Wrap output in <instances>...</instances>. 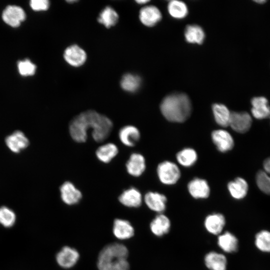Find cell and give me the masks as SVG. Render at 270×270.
Listing matches in <instances>:
<instances>
[{
  "label": "cell",
  "instance_id": "1",
  "mask_svg": "<svg viewBox=\"0 0 270 270\" xmlns=\"http://www.w3.org/2000/svg\"><path fill=\"white\" fill-rule=\"evenodd\" d=\"M160 109L168 120L182 122L190 116L192 104L187 95L182 93H176L169 94L163 99Z\"/></svg>",
  "mask_w": 270,
  "mask_h": 270
},
{
  "label": "cell",
  "instance_id": "2",
  "mask_svg": "<svg viewBox=\"0 0 270 270\" xmlns=\"http://www.w3.org/2000/svg\"><path fill=\"white\" fill-rule=\"evenodd\" d=\"M128 252L122 244L112 243L105 246L100 252L97 262L99 270H129L127 260Z\"/></svg>",
  "mask_w": 270,
  "mask_h": 270
},
{
  "label": "cell",
  "instance_id": "3",
  "mask_svg": "<svg viewBox=\"0 0 270 270\" xmlns=\"http://www.w3.org/2000/svg\"><path fill=\"white\" fill-rule=\"evenodd\" d=\"M86 112L94 140L98 142H104L112 130V121L106 116L95 110H88Z\"/></svg>",
  "mask_w": 270,
  "mask_h": 270
},
{
  "label": "cell",
  "instance_id": "4",
  "mask_svg": "<svg viewBox=\"0 0 270 270\" xmlns=\"http://www.w3.org/2000/svg\"><path fill=\"white\" fill-rule=\"evenodd\" d=\"M68 128L70 136L74 140L78 143L86 142L90 125L86 111L74 117Z\"/></svg>",
  "mask_w": 270,
  "mask_h": 270
},
{
  "label": "cell",
  "instance_id": "5",
  "mask_svg": "<svg viewBox=\"0 0 270 270\" xmlns=\"http://www.w3.org/2000/svg\"><path fill=\"white\" fill-rule=\"evenodd\" d=\"M157 174L160 180L165 184H174L180 176L178 167L170 161L160 163L157 168Z\"/></svg>",
  "mask_w": 270,
  "mask_h": 270
},
{
  "label": "cell",
  "instance_id": "6",
  "mask_svg": "<svg viewBox=\"0 0 270 270\" xmlns=\"http://www.w3.org/2000/svg\"><path fill=\"white\" fill-rule=\"evenodd\" d=\"M252 119L250 114L246 112H232L229 126L236 132L244 133L251 127Z\"/></svg>",
  "mask_w": 270,
  "mask_h": 270
},
{
  "label": "cell",
  "instance_id": "7",
  "mask_svg": "<svg viewBox=\"0 0 270 270\" xmlns=\"http://www.w3.org/2000/svg\"><path fill=\"white\" fill-rule=\"evenodd\" d=\"M60 190L61 198L66 204H76L82 198L80 190L70 181L64 182L60 186Z\"/></svg>",
  "mask_w": 270,
  "mask_h": 270
},
{
  "label": "cell",
  "instance_id": "8",
  "mask_svg": "<svg viewBox=\"0 0 270 270\" xmlns=\"http://www.w3.org/2000/svg\"><path fill=\"white\" fill-rule=\"evenodd\" d=\"M79 258V253L75 248L66 246L56 254V260L62 268H69L76 264Z\"/></svg>",
  "mask_w": 270,
  "mask_h": 270
},
{
  "label": "cell",
  "instance_id": "9",
  "mask_svg": "<svg viewBox=\"0 0 270 270\" xmlns=\"http://www.w3.org/2000/svg\"><path fill=\"white\" fill-rule=\"evenodd\" d=\"M226 224L224 216L220 213H212L208 215L204 220V226L209 233L218 236L222 232Z\"/></svg>",
  "mask_w": 270,
  "mask_h": 270
},
{
  "label": "cell",
  "instance_id": "10",
  "mask_svg": "<svg viewBox=\"0 0 270 270\" xmlns=\"http://www.w3.org/2000/svg\"><path fill=\"white\" fill-rule=\"evenodd\" d=\"M212 142L218 150L225 152L232 150L234 146V142L230 134L224 130H217L212 133Z\"/></svg>",
  "mask_w": 270,
  "mask_h": 270
},
{
  "label": "cell",
  "instance_id": "11",
  "mask_svg": "<svg viewBox=\"0 0 270 270\" xmlns=\"http://www.w3.org/2000/svg\"><path fill=\"white\" fill-rule=\"evenodd\" d=\"M64 58L70 65L78 67L82 65L86 59L85 51L76 44L68 46L64 50Z\"/></svg>",
  "mask_w": 270,
  "mask_h": 270
},
{
  "label": "cell",
  "instance_id": "12",
  "mask_svg": "<svg viewBox=\"0 0 270 270\" xmlns=\"http://www.w3.org/2000/svg\"><path fill=\"white\" fill-rule=\"evenodd\" d=\"M146 167L144 156L136 152L132 154L126 164L128 173L135 177L141 176L144 172Z\"/></svg>",
  "mask_w": 270,
  "mask_h": 270
},
{
  "label": "cell",
  "instance_id": "13",
  "mask_svg": "<svg viewBox=\"0 0 270 270\" xmlns=\"http://www.w3.org/2000/svg\"><path fill=\"white\" fill-rule=\"evenodd\" d=\"M144 200L150 210L158 214H162L166 208V198L159 192H148L145 194Z\"/></svg>",
  "mask_w": 270,
  "mask_h": 270
},
{
  "label": "cell",
  "instance_id": "14",
  "mask_svg": "<svg viewBox=\"0 0 270 270\" xmlns=\"http://www.w3.org/2000/svg\"><path fill=\"white\" fill-rule=\"evenodd\" d=\"M2 18L8 24L13 27H17L25 19L26 14L20 7L9 6L4 10Z\"/></svg>",
  "mask_w": 270,
  "mask_h": 270
},
{
  "label": "cell",
  "instance_id": "15",
  "mask_svg": "<svg viewBox=\"0 0 270 270\" xmlns=\"http://www.w3.org/2000/svg\"><path fill=\"white\" fill-rule=\"evenodd\" d=\"M118 138L121 142L126 146H134L140 139L138 129L132 125H126L121 128L118 132Z\"/></svg>",
  "mask_w": 270,
  "mask_h": 270
},
{
  "label": "cell",
  "instance_id": "16",
  "mask_svg": "<svg viewBox=\"0 0 270 270\" xmlns=\"http://www.w3.org/2000/svg\"><path fill=\"white\" fill-rule=\"evenodd\" d=\"M188 188L190 195L196 199L206 198L210 194L208 182L200 178H195L192 180L188 185Z\"/></svg>",
  "mask_w": 270,
  "mask_h": 270
},
{
  "label": "cell",
  "instance_id": "17",
  "mask_svg": "<svg viewBox=\"0 0 270 270\" xmlns=\"http://www.w3.org/2000/svg\"><path fill=\"white\" fill-rule=\"evenodd\" d=\"M151 232L156 236L161 237L167 234L171 228L170 218L163 214H158L150 222Z\"/></svg>",
  "mask_w": 270,
  "mask_h": 270
},
{
  "label": "cell",
  "instance_id": "18",
  "mask_svg": "<svg viewBox=\"0 0 270 270\" xmlns=\"http://www.w3.org/2000/svg\"><path fill=\"white\" fill-rule=\"evenodd\" d=\"M142 196L136 188L131 187L124 190L118 197L119 202L129 208H138L142 203Z\"/></svg>",
  "mask_w": 270,
  "mask_h": 270
},
{
  "label": "cell",
  "instance_id": "19",
  "mask_svg": "<svg viewBox=\"0 0 270 270\" xmlns=\"http://www.w3.org/2000/svg\"><path fill=\"white\" fill-rule=\"evenodd\" d=\"M204 262L210 270H226L228 260L222 254L214 251L208 252L204 257Z\"/></svg>",
  "mask_w": 270,
  "mask_h": 270
},
{
  "label": "cell",
  "instance_id": "20",
  "mask_svg": "<svg viewBox=\"0 0 270 270\" xmlns=\"http://www.w3.org/2000/svg\"><path fill=\"white\" fill-rule=\"evenodd\" d=\"M218 245L224 252L234 253L238 249V240L232 233L226 231L221 233L218 236Z\"/></svg>",
  "mask_w": 270,
  "mask_h": 270
},
{
  "label": "cell",
  "instance_id": "21",
  "mask_svg": "<svg viewBox=\"0 0 270 270\" xmlns=\"http://www.w3.org/2000/svg\"><path fill=\"white\" fill-rule=\"evenodd\" d=\"M251 112L254 118L261 120L270 116V106L265 97H254L251 100Z\"/></svg>",
  "mask_w": 270,
  "mask_h": 270
},
{
  "label": "cell",
  "instance_id": "22",
  "mask_svg": "<svg viewBox=\"0 0 270 270\" xmlns=\"http://www.w3.org/2000/svg\"><path fill=\"white\" fill-rule=\"evenodd\" d=\"M6 144L11 151L18 153L26 148L29 142L22 132L17 130L6 137Z\"/></svg>",
  "mask_w": 270,
  "mask_h": 270
},
{
  "label": "cell",
  "instance_id": "23",
  "mask_svg": "<svg viewBox=\"0 0 270 270\" xmlns=\"http://www.w3.org/2000/svg\"><path fill=\"white\" fill-rule=\"evenodd\" d=\"M140 22L147 26H152L162 18L160 10L155 6H148L142 8L140 12Z\"/></svg>",
  "mask_w": 270,
  "mask_h": 270
},
{
  "label": "cell",
  "instance_id": "24",
  "mask_svg": "<svg viewBox=\"0 0 270 270\" xmlns=\"http://www.w3.org/2000/svg\"><path fill=\"white\" fill-rule=\"evenodd\" d=\"M263 166L264 170L256 174V182L262 192L270 195V158L264 160Z\"/></svg>",
  "mask_w": 270,
  "mask_h": 270
},
{
  "label": "cell",
  "instance_id": "25",
  "mask_svg": "<svg viewBox=\"0 0 270 270\" xmlns=\"http://www.w3.org/2000/svg\"><path fill=\"white\" fill-rule=\"evenodd\" d=\"M113 233L118 238L126 240L134 236V230L128 221L122 219H116L113 225Z\"/></svg>",
  "mask_w": 270,
  "mask_h": 270
},
{
  "label": "cell",
  "instance_id": "26",
  "mask_svg": "<svg viewBox=\"0 0 270 270\" xmlns=\"http://www.w3.org/2000/svg\"><path fill=\"white\" fill-rule=\"evenodd\" d=\"M118 153V148L117 146L112 142H108L100 146L96 151L97 158L104 164L110 162Z\"/></svg>",
  "mask_w": 270,
  "mask_h": 270
},
{
  "label": "cell",
  "instance_id": "27",
  "mask_svg": "<svg viewBox=\"0 0 270 270\" xmlns=\"http://www.w3.org/2000/svg\"><path fill=\"white\" fill-rule=\"evenodd\" d=\"M228 190L231 196L236 200L244 198L248 191V184L242 178H237L228 184Z\"/></svg>",
  "mask_w": 270,
  "mask_h": 270
},
{
  "label": "cell",
  "instance_id": "28",
  "mask_svg": "<svg viewBox=\"0 0 270 270\" xmlns=\"http://www.w3.org/2000/svg\"><path fill=\"white\" fill-rule=\"evenodd\" d=\"M213 114L216 122L222 127L229 126L231 112L224 104H214L212 107Z\"/></svg>",
  "mask_w": 270,
  "mask_h": 270
},
{
  "label": "cell",
  "instance_id": "29",
  "mask_svg": "<svg viewBox=\"0 0 270 270\" xmlns=\"http://www.w3.org/2000/svg\"><path fill=\"white\" fill-rule=\"evenodd\" d=\"M184 36L188 42L198 44H201L205 37L202 28L196 24L188 26L185 30Z\"/></svg>",
  "mask_w": 270,
  "mask_h": 270
},
{
  "label": "cell",
  "instance_id": "30",
  "mask_svg": "<svg viewBox=\"0 0 270 270\" xmlns=\"http://www.w3.org/2000/svg\"><path fill=\"white\" fill-rule=\"evenodd\" d=\"M118 15L111 7H106L100 14L98 21L106 28L114 26L118 20Z\"/></svg>",
  "mask_w": 270,
  "mask_h": 270
},
{
  "label": "cell",
  "instance_id": "31",
  "mask_svg": "<svg viewBox=\"0 0 270 270\" xmlns=\"http://www.w3.org/2000/svg\"><path fill=\"white\" fill-rule=\"evenodd\" d=\"M141 79L138 76L131 74H125L120 80V86L125 91L133 92L136 91L140 87Z\"/></svg>",
  "mask_w": 270,
  "mask_h": 270
},
{
  "label": "cell",
  "instance_id": "32",
  "mask_svg": "<svg viewBox=\"0 0 270 270\" xmlns=\"http://www.w3.org/2000/svg\"><path fill=\"white\" fill-rule=\"evenodd\" d=\"M196 152L192 148H186L180 151L176 156L178 163L186 167L193 165L197 160Z\"/></svg>",
  "mask_w": 270,
  "mask_h": 270
},
{
  "label": "cell",
  "instance_id": "33",
  "mask_svg": "<svg viewBox=\"0 0 270 270\" xmlns=\"http://www.w3.org/2000/svg\"><path fill=\"white\" fill-rule=\"evenodd\" d=\"M256 248L263 252H270V231L263 230L259 231L254 237Z\"/></svg>",
  "mask_w": 270,
  "mask_h": 270
},
{
  "label": "cell",
  "instance_id": "34",
  "mask_svg": "<svg viewBox=\"0 0 270 270\" xmlns=\"http://www.w3.org/2000/svg\"><path fill=\"white\" fill-rule=\"evenodd\" d=\"M168 8L170 15L176 18H184L188 12L186 4L180 0L170 1L168 4Z\"/></svg>",
  "mask_w": 270,
  "mask_h": 270
},
{
  "label": "cell",
  "instance_id": "35",
  "mask_svg": "<svg viewBox=\"0 0 270 270\" xmlns=\"http://www.w3.org/2000/svg\"><path fill=\"white\" fill-rule=\"evenodd\" d=\"M16 220L14 212L6 206L0 207V224L6 228L14 226Z\"/></svg>",
  "mask_w": 270,
  "mask_h": 270
},
{
  "label": "cell",
  "instance_id": "36",
  "mask_svg": "<svg viewBox=\"0 0 270 270\" xmlns=\"http://www.w3.org/2000/svg\"><path fill=\"white\" fill-rule=\"evenodd\" d=\"M18 69L20 74L27 76L33 75L36 71V66L29 60L20 61L18 64Z\"/></svg>",
  "mask_w": 270,
  "mask_h": 270
},
{
  "label": "cell",
  "instance_id": "37",
  "mask_svg": "<svg viewBox=\"0 0 270 270\" xmlns=\"http://www.w3.org/2000/svg\"><path fill=\"white\" fill-rule=\"evenodd\" d=\"M49 4V2L47 0H32L30 2L31 8L37 11L48 10Z\"/></svg>",
  "mask_w": 270,
  "mask_h": 270
},
{
  "label": "cell",
  "instance_id": "38",
  "mask_svg": "<svg viewBox=\"0 0 270 270\" xmlns=\"http://www.w3.org/2000/svg\"><path fill=\"white\" fill-rule=\"evenodd\" d=\"M136 2L138 4H144L148 2L149 1L146 0H136Z\"/></svg>",
  "mask_w": 270,
  "mask_h": 270
},
{
  "label": "cell",
  "instance_id": "39",
  "mask_svg": "<svg viewBox=\"0 0 270 270\" xmlns=\"http://www.w3.org/2000/svg\"><path fill=\"white\" fill-rule=\"evenodd\" d=\"M255 2H258V3L262 4V3L264 2H266V0H256Z\"/></svg>",
  "mask_w": 270,
  "mask_h": 270
},
{
  "label": "cell",
  "instance_id": "40",
  "mask_svg": "<svg viewBox=\"0 0 270 270\" xmlns=\"http://www.w3.org/2000/svg\"><path fill=\"white\" fill-rule=\"evenodd\" d=\"M67 2H76V0H68Z\"/></svg>",
  "mask_w": 270,
  "mask_h": 270
},
{
  "label": "cell",
  "instance_id": "41",
  "mask_svg": "<svg viewBox=\"0 0 270 270\" xmlns=\"http://www.w3.org/2000/svg\"></svg>",
  "mask_w": 270,
  "mask_h": 270
}]
</instances>
